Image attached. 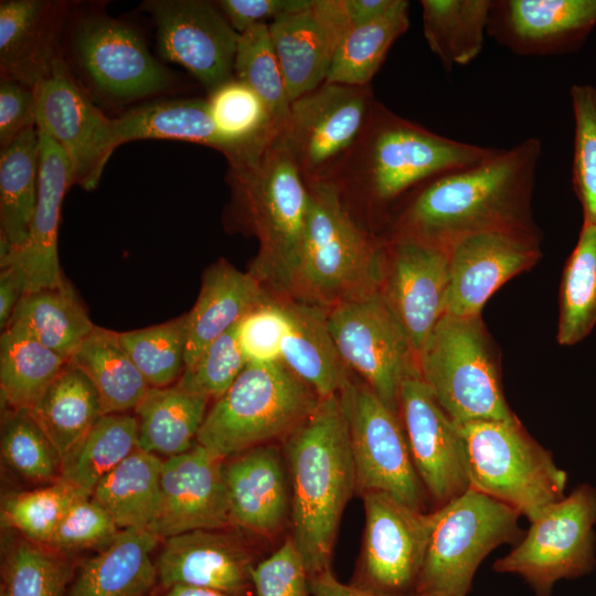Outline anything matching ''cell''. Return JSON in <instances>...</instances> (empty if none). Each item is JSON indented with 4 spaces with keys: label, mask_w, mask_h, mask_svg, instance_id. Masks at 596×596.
<instances>
[{
    "label": "cell",
    "mask_w": 596,
    "mask_h": 596,
    "mask_svg": "<svg viewBox=\"0 0 596 596\" xmlns=\"http://www.w3.org/2000/svg\"><path fill=\"white\" fill-rule=\"evenodd\" d=\"M541 152V141L530 137L425 181L401 201L385 240L409 237L448 249L482 232L535 230L531 198Z\"/></svg>",
    "instance_id": "6da1fadb"
},
{
    "label": "cell",
    "mask_w": 596,
    "mask_h": 596,
    "mask_svg": "<svg viewBox=\"0 0 596 596\" xmlns=\"http://www.w3.org/2000/svg\"><path fill=\"white\" fill-rule=\"evenodd\" d=\"M497 150L438 135L376 100L362 135L327 182L353 217L361 210L369 230L372 219L425 181L479 163Z\"/></svg>",
    "instance_id": "7a4b0ae2"
},
{
    "label": "cell",
    "mask_w": 596,
    "mask_h": 596,
    "mask_svg": "<svg viewBox=\"0 0 596 596\" xmlns=\"http://www.w3.org/2000/svg\"><path fill=\"white\" fill-rule=\"evenodd\" d=\"M290 491V538L309 577L331 568L342 513L356 492L348 425L339 394L281 441Z\"/></svg>",
    "instance_id": "3957f363"
},
{
    "label": "cell",
    "mask_w": 596,
    "mask_h": 596,
    "mask_svg": "<svg viewBox=\"0 0 596 596\" xmlns=\"http://www.w3.org/2000/svg\"><path fill=\"white\" fill-rule=\"evenodd\" d=\"M226 179L236 225L258 242L248 272L289 298L309 213L307 183L278 136L256 161L228 166Z\"/></svg>",
    "instance_id": "277c9868"
},
{
    "label": "cell",
    "mask_w": 596,
    "mask_h": 596,
    "mask_svg": "<svg viewBox=\"0 0 596 596\" xmlns=\"http://www.w3.org/2000/svg\"><path fill=\"white\" fill-rule=\"evenodd\" d=\"M308 189L307 226L289 298L329 310L380 292L383 241L353 217L331 182Z\"/></svg>",
    "instance_id": "5b68a950"
},
{
    "label": "cell",
    "mask_w": 596,
    "mask_h": 596,
    "mask_svg": "<svg viewBox=\"0 0 596 596\" xmlns=\"http://www.w3.org/2000/svg\"><path fill=\"white\" fill-rule=\"evenodd\" d=\"M319 395L281 361L247 363L207 409L196 443L223 459L283 441L317 408Z\"/></svg>",
    "instance_id": "8992f818"
},
{
    "label": "cell",
    "mask_w": 596,
    "mask_h": 596,
    "mask_svg": "<svg viewBox=\"0 0 596 596\" xmlns=\"http://www.w3.org/2000/svg\"><path fill=\"white\" fill-rule=\"evenodd\" d=\"M417 368L456 424L518 419L504 398L498 358L481 316L446 313L418 354Z\"/></svg>",
    "instance_id": "52a82bcc"
},
{
    "label": "cell",
    "mask_w": 596,
    "mask_h": 596,
    "mask_svg": "<svg viewBox=\"0 0 596 596\" xmlns=\"http://www.w3.org/2000/svg\"><path fill=\"white\" fill-rule=\"evenodd\" d=\"M458 428L471 489L512 508L530 522L565 497L566 472L519 419L469 422Z\"/></svg>",
    "instance_id": "ba28073f"
},
{
    "label": "cell",
    "mask_w": 596,
    "mask_h": 596,
    "mask_svg": "<svg viewBox=\"0 0 596 596\" xmlns=\"http://www.w3.org/2000/svg\"><path fill=\"white\" fill-rule=\"evenodd\" d=\"M436 510L416 594L467 596L482 560L521 539L520 514L471 488Z\"/></svg>",
    "instance_id": "9c48e42d"
},
{
    "label": "cell",
    "mask_w": 596,
    "mask_h": 596,
    "mask_svg": "<svg viewBox=\"0 0 596 596\" xmlns=\"http://www.w3.org/2000/svg\"><path fill=\"white\" fill-rule=\"evenodd\" d=\"M355 468L356 493H386L427 511V493L415 469L398 414L361 379L351 377L339 393Z\"/></svg>",
    "instance_id": "30bf717a"
},
{
    "label": "cell",
    "mask_w": 596,
    "mask_h": 596,
    "mask_svg": "<svg viewBox=\"0 0 596 596\" xmlns=\"http://www.w3.org/2000/svg\"><path fill=\"white\" fill-rule=\"evenodd\" d=\"M372 88L324 82L291 102L279 141L307 185L327 182L365 129Z\"/></svg>",
    "instance_id": "8fae6325"
},
{
    "label": "cell",
    "mask_w": 596,
    "mask_h": 596,
    "mask_svg": "<svg viewBox=\"0 0 596 596\" xmlns=\"http://www.w3.org/2000/svg\"><path fill=\"white\" fill-rule=\"evenodd\" d=\"M519 544L493 570L521 576L535 596H550L556 582L589 573L595 565L596 489L582 485L547 507Z\"/></svg>",
    "instance_id": "7c38bea8"
},
{
    "label": "cell",
    "mask_w": 596,
    "mask_h": 596,
    "mask_svg": "<svg viewBox=\"0 0 596 596\" xmlns=\"http://www.w3.org/2000/svg\"><path fill=\"white\" fill-rule=\"evenodd\" d=\"M364 531L350 585L374 594H416L437 510H415L382 492L361 496Z\"/></svg>",
    "instance_id": "4fadbf2b"
},
{
    "label": "cell",
    "mask_w": 596,
    "mask_h": 596,
    "mask_svg": "<svg viewBox=\"0 0 596 596\" xmlns=\"http://www.w3.org/2000/svg\"><path fill=\"white\" fill-rule=\"evenodd\" d=\"M71 55L88 86L113 103L167 89L172 76L129 24L103 12L76 14L70 25Z\"/></svg>",
    "instance_id": "5bb4252c"
},
{
    "label": "cell",
    "mask_w": 596,
    "mask_h": 596,
    "mask_svg": "<svg viewBox=\"0 0 596 596\" xmlns=\"http://www.w3.org/2000/svg\"><path fill=\"white\" fill-rule=\"evenodd\" d=\"M328 324L347 368L398 414L401 386L418 368L409 339L381 292L329 309Z\"/></svg>",
    "instance_id": "9a60e30c"
},
{
    "label": "cell",
    "mask_w": 596,
    "mask_h": 596,
    "mask_svg": "<svg viewBox=\"0 0 596 596\" xmlns=\"http://www.w3.org/2000/svg\"><path fill=\"white\" fill-rule=\"evenodd\" d=\"M32 88L38 131L63 150L73 183L94 190L111 153L120 146L115 119L92 103L61 56Z\"/></svg>",
    "instance_id": "2e32d148"
},
{
    "label": "cell",
    "mask_w": 596,
    "mask_h": 596,
    "mask_svg": "<svg viewBox=\"0 0 596 596\" xmlns=\"http://www.w3.org/2000/svg\"><path fill=\"white\" fill-rule=\"evenodd\" d=\"M156 26L162 58L183 66L207 91L234 77L240 34L215 2L206 0H147L140 7Z\"/></svg>",
    "instance_id": "e0dca14e"
},
{
    "label": "cell",
    "mask_w": 596,
    "mask_h": 596,
    "mask_svg": "<svg viewBox=\"0 0 596 596\" xmlns=\"http://www.w3.org/2000/svg\"><path fill=\"white\" fill-rule=\"evenodd\" d=\"M398 416L415 469L435 509L469 490L458 425L441 408L418 371L401 386Z\"/></svg>",
    "instance_id": "ac0fdd59"
},
{
    "label": "cell",
    "mask_w": 596,
    "mask_h": 596,
    "mask_svg": "<svg viewBox=\"0 0 596 596\" xmlns=\"http://www.w3.org/2000/svg\"><path fill=\"white\" fill-rule=\"evenodd\" d=\"M381 295L405 330L416 356L446 315L448 249L409 237L384 240Z\"/></svg>",
    "instance_id": "d6986e66"
},
{
    "label": "cell",
    "mask_w": 596,
    "mask_h": 596,
    "mask_svg": "<svg viewBox=\"0 0 596 596\" xmlns=\"http://www.w3.org/2000/svg\"><path fill=\"white\" fill-rule=\"evenodd\" d=\"M447 315L481 316L488 299L541 257L536 230L511 228L464 237L448 248Z\"/></svg>",
    "instance_id": "ffe728a7"
},
{
    "label": "cell",
    "mask_w": 596,
    "mask_h": 596,
    "mask_svg": "<svg viewBox=\"0 0 596 596\" xmlns=\"http://www.w3.org/2000/svg\"><path fill=\"white\" fill-rule=\"evenodd\" d=\"M224 462L199 443L163 458L160 508L149 531L161 540L230 525Z\"/></svg>",
    "instance_id": "44dd1931"
},
{
    "label": "cell",
    "mask_w": 596,
    "mask_h": 596,
    "mask_svg": "<svg viewBox=\"0 0 596 596\" xmlns=\"http://www.w3.org/2000/svg\"><path fill=\"white\" fill-rule=\"evenodd\" d=\"M596 25V0H492L488 35L520 56L581 49Z\"/></svg>",
    "instance_id": "7402d4cb"
},
{
    "label": "cell",
    "mask_w": 596,
    "mask_h": 596,
    "mask_svg": "<svg viewBox=\"0 0 596 596\" xmlns=\"http://www.w3.org/2000/svg\"><path fill=\"white\" fill-rule=\"evenodd\" d=\"M256 555L222 530H194L164 539L156 560L160 589L175 585L254 596Z\"/></svg>",
    "instance_id": "603a6c76"
},
{
    "label": "cell",
    "mask_w": 596,
    "mask_h": 596,
    "mask_svg": "<svg viewBox=\"0 0 596 596\" xmlns=\"http://www.w3.org/2000/svg\"><path fill=\"white\" fill-rule=\"evenodd\" d=\"M268 26L291 102L326 82L336 51L351 28L344 0H312Z\"/></svg>",
    "instance_id": "cb8c5ba5"
},
{
    "label": "cell",
    "mask_w": 596,
    "mask_h": 596,
    "mask_svg": "<svg viewBox=\"0 0 596 596\" xmlns=\"http://www.w3.org/2000/svg\"><path fill=\"white\" fill-rule=\"evenodd\" d=\"M224 481L232 525L268 538L290 517V491L281 447L257 446L225 459Z\"/></svg>",
    "instance_id": "d4e9b609"
},
{
    "label": "cell",
    "mask_w": 596,
    "mask_h": 596,
    "mask_svg": "<svg viewBox=\"0 0 596 596\" xmlns=\"http://www.w3.org/2000/svg\"><path fill=\"white\" fill-rule=\"evenodd\" d=\"M119 145L141 139H170L213 148L230 167L256 161L270 143L235 140L216 125L206 99L158 100L115 118Z\"/></svg>",
    "instance_id": "484cf974"
},
{
    "label": "cell",
    "mask_w": 596,
    "mask_h": 596,
    "mask_svg": "<svg viewBox=\"0 0 596 596\" xmlns=\"http://www.w3.org/2000/svg\"><path fill=\"white\" fill-rule=\"evenodd\" d=\"M40 136V175L38 202L25 244L12 251L4 267L14 263L23 270L28 290L60 285L65 277L57 253L61 206L74 184L70 161L63 150L46 135Z\"/></svg>",
    "instance_id": "4316f807"
},
{
    "label": "cell",
    "mask_w": 596,
    "mask_h": 596,
    "mask_svg": "<svg viewBox=\"0 0 596 596\" xmlns=\"http://www.w3.org/2000/svg\"><path fill=\"white\" fill-rule=\"evenodd\" d=\"M65 8L45 0L0 2L1 77L33 87L50 71L60 57L57 41Z\"/></svg>",
    "instance_id": "83f0119b"
},
{
    "label": "cell",
    "mask_w": 596,
    "mask_h": 596,
    "mask_svg": "<svg viewBox=\"0 0 596 596\" xmlns=\"http://www.w3.org/2000/svg\"><path fill=\"white\" fill-rule=\"evenodd\" d=\"M270 295L251 272H242L223 258L213 263L204 272L196 301L188 312L185 369Z\"/></svg>",
    "instance_id": "f1b7e54d"
},
{
    "label": "cell",
    "mask_w": 596,
    "mask_h": 596,
    "mask_svg": "<svg viewBox=\"0 0 596 596\" xmlns=\"http://www.w3.org/2000/svg\"><path fill=\"white\" fill-rule=\"evenodd\" d=\"M159 541L146 529H121L81 563L66 596H148L158 583L152 552Z\"/></svg>",
    "instance_id": "f546056e"
},
{
    "label": "cell",
    "mask_w": 596,
    "mask_h": 596,
    "mask_svg": "<svg viewBox=\"0 0 596 596\" xmlns=\"http://www.w3.org/2000/svg\"><path fill=\"white\" fill-rule=\"evenodd\" d=\"M285 306L289 327L281 342L280 361L320 398L339 394L352 372L330 332L328 310L291 298H285Z\"/></svg>",
    "instance_id": "4dcf8cb0"
},
{
    "label": "cell",
    "mask_w": 596,
    "mask_h": 596,
    "mask_svg": "<svg viewBox=\"0 0 596 596\" xmlns=\"http://www.w3.org/2000/svg\"><path fill=\"white\" fill-rule=\"evenodd\" d=\"M94 328L65 278L60 285L26 291L4 330L24 334L70 361Z\"/></svg>",
    "instance_id": "1f68e13d"
},
{
    "label": "cell",
    "mask_w": 596,
    "mask_h": 596,
    "mask_svg": "<svg viewBox=\"0 0 596 596\" xmlns=\"http://www.w3.org/2000/svg\"><path fill=\"white\" fill-rule=\"evenodd\" d=\"M207 404V398L178 383L150 387L134 409L138 448L164 458L188 451L196 443Z\"/></svg>",
    "instance_id": "d6a6232c"
},
{
    "label": "cell",
    "mask_w": 596,
    "mask_h": 596,
    "mask_svg": "<svg viewBox=\"0 0 596 596\" xmlns=\"http://www.w3.org/2000/svg\"><path fill=\"white\" fill-rule=\"evenodd\" d=\"M29 412L61 461L104 415L94 385L70 361Z\"/></svg>",
    "instance_id": "836d02e7"
},
{
    "label": "cell",
    "mask_w": 596,
    "mask_h": 596,
    "mask_svg": "<svg viewBox=\"0 0 596 596\" xmlns=\"http://www.w3.org/2000/svg\"><path fill=\"white\" fill-rule=\"evenodd\" d=\"M70 362L94 385L104 414L134 411L150 385L124 350L118 332L95 326Z\"/></svg>",
    "instance_id": "e575fe53"
},
{
    "label": "cell",
    "mask_w": 596,
    "mask_h": 596,
    "mask_svg": "<svg viewBox=\"0 0 596 596\" xmlns=\"http://www.w3.org/2000/svg\"><path fill=\"white\" fill-rule=\"evenodd\" d=\"M163 459L137 448L95 488L92 497L111 515L118 528L149 530L161 500Z\"/></svg>",
    "instance_id": "d590c367"
},
{
    "label": "cell",
    "mask_w": 596,
    "mask_h": 596,
    "mask_svg": "<svg viewBox=\"0 0 596 596\" xmlns=\"http://www.w3.org/2000/svg\"><path fill=\"white\" fill-rule=\"evenodd\" d=\"M40 136L36 127L1 148L0 232L21 248L28 241L39 192Z\"/></svg>",
    "instance_id": "8d00e7d4"
},
{
    "label": "cell",
    "mask_w": 596,
    "mask_h": 596,
    "mask_svg": "<svg viewBox=\"0 0 596 596\" xmlns=\"http://www.w3.org/2000/svg\"><path fill=\"white\" fill-rule=\"evenodd\" d=\"M491 6L492 0L421 1L424 36L447 71L481 53Z\"/></svg>",
    "instance_id": "74e56055"
},
{
    "label": "cell",
    "mask_w": 596,
    "mask_h": 596,
    "mask_svg": "<svg viewBox=\"0 0 596 596\" xmlns=\"http://www.w3.org/2000/svg\"><path fill=\"white\" fill-rule=\"evenodd\" d=\"M137 448L136 416L104 414L62 460L60 478L92 496L97 485Z\"/></svg>",
    "instance_id": "f35d334b"
},
{
    "label": "cell",
    "mask_w": 596,
    "mask_h": 596,
    "mask_svg": "<svg viewBox=\"0 0 596 596\" xmlns=\"http://www.w3.org/2000/svg\"><path fill=\"white\" fill-rule=\"evenodd\" d=\"M408 10V1L397 0L380 19L350 28L336 51L326 82L370 85L393 43L407 31Z\"/></svg>",
    "instance_id": "ab89813d"
},
{
    "label": "cell",
    "mask_w": 596,
    "mask_h": 596,
    "mask_svg": "<svg viewBox=\"0 0 596 596\" xmlns=\"http://www.w3.org/2000/svg\"><path fill=\"white\" fill-rule=\"evenodd\" d=\"M68 363L38 341L12 330L0 337L1 398L11 409H29Z\"/></svg>",
    "instance_id": "60d3db41"
},
{
    "label": "cell",
    "mask_w": 596,
    "mask_h": 596,
    "mask_svg": "<svg viewBox=\"0 0 596 596\" xmlns=\"http://www.w3.org/2000/svg\"><path fill=\"white\" fill-rule=\"evenodd\" d=\"M596 324V224H583L560 289L557 342L574 345Z\"/></svg>",
    "instance_id": "b9f144b4"
},
{
    "label": "cell",
    "mask_w": 596,
    "mask_h": 596,
    "mask_svg": "<svg viewBox=\"0 0 596 596\" xmlns=\"http://www.w3.org/2000/svg\"><path fill=\"white\" fill-rule=\"evenodd\" d=\"M118 339L150 387L175 384L185 370L188 313L147 328L118 332Z\"/></svg>",
    "instance_id": "7bdbcfd3"
},
{
    "label": "cell",
    "mask_w": 596,
    "mask_h": 596,
    "mask_svg": "<svg viewBox=\"0 0 596 596\" xmlns=\"http://www.w3.org/2000/svg\"><path fill=\"white\" fill-rule=\"evenodd\" d=\"M233 71L234 77L248 85L263 100L281 131L291 100L268 24L253 25L240 34Z\"/></svg>",
    "instance_id": "ee69618b"
},
{
    "label": "cell",
    "mask_w": 596,
    "mask_h": 596,
    "mask_svg": "<svg viewBox=\"0 0 596 596\" xmlns=\"http://www.w3.org/2000/svg\"><path fill=\"white\" fill-rule=\"evenodd\" d=\"M74 575L61 552L25 539L7 553L0 596H64Z\"/></svg>",
    "instance_id": "f6af8a7d"
},
{
    "label": "cell",
    "mask_w": 596,
    "mask_h": 596,
    "mask_svg": "<svg viewBox=\"0 0 596 596\" xmlns=\"http://www.w3.org/2000/svg\"><path fill=\"white\" fill-rule=\"evenodd\" d=\"M84 497L92 496L60 478L49 486L8 497L2 503V522L28 540L49 545L67 509Z\"/></svg>",
    "instance_id": "bcb514c9"
},
{
    "label": "cell",
    "mask_w": 596,
    "mask_h": 596,
    "mask_svg": "<svg viewBox=\"0 0 596 596\" xmlns=\"http://www.w3.org/2000/svg\"><path fill=\"white\" fill-rule=\"evenodd\" d=\"M1 454L13 471L30 481L52 483L61 477V458L29 409H11L6 417Z\"/></svg>",
    "instance_id": "7dc6e473"
},
{
    "label": "cell",
    "mask_w": 596,
    "mask_h": 596,
    "mask_svg": "<svg viewBox=\"0 0 596 596\" xmlns=\"http://www.w3.org/2000/svg\"><path fill=\"white\" fill-rule=\"evenodd\" d=\"M206 100L219 128L235 140L270 143L279 135L263 100L236 77L209 93Z\"/></svg>",
    "instance_id": "c3c4849f"
},
{
    "label": "cell",
    "mask_w": 596,
    "mask_h": 596,
    "mask_svg": "<svg viewBox=\"0 0 596 596\" xmlns=\"http://www.w3.org/2000/svg\"><path fill=\"white\" fill-rule=\"evenodd\" d=\"M574 117L572 187L583 211V224H596V87L573 84Z\"/></svg>",
    "instance_id": "681fc988"
},
{
    "label": "cell",
    "mask_w": 596,
    "mask_h": 596,
    "mask_svg": "<svg viewBox=\"0 0 596 596\" xmlns=\"http://www.w3.org/2000/svg\"><path fill=\"white\" fill-rule=\"evenodd\" d=\"M238 324V323H237ZM237 324L216 338L177 382L187 391L216 401L247 364L237 340Z\"/></svg>",
    "instance_id": "f907efd6"
},
{
    "label": "cell",
    "mask_w": 596,
    "mask_h": 596,
    "mask_svg": "<svg viewBox=\"0 0 596 596\" xmlns=\"http://www.w3.org/2000/svg\"><path fill=\"white\" fill-rule=\"evenodd\" d=\"M289 320L285 298L270 295L237 324V340L247 363L280 361L283 339Z\"/></svg>",
    "instance_id": "816d5d0a"
},
{
    "label": "cell",
    "mask_w": 596,
    "mask_h": 596,
    "mask_svg": "<svg viewBox=\"0 0 596 596\" xmlns=\"http://www.w3.org/2000/svg\"><path fill=\"white\" fill-rule=\"evenodd\" d=\"M120 531L108 511L93 497L71 504L47 546L57 552L107 545Z\"/></svg>",
    "instance_id": "f5cc1de1"
},
{
    "label": "cell",
    "mask_w": 596,
    "mask_h": 596,
    "mask_svg": "<svg viewBox=\"0 0 596 596\" xmlns=\"http://www.w3.org/2000/svg\"><path fill=\"white\" fill-rule=\"evenodd\" d=\"M254 596H313L302 557L290 535L253 572Z\"/></svg>",
    "instance_id": "db71d44e"
},
{
    "label": "cell",
    "mask_w": 596,
    "mask_h": 596,
    "mask_svg": "<svg viewBox=\"0 0 596 596\" xmlns=\"http://www.w3.org/2000/svg\"><path fill=\"white\" fill-rule=\"evenodd\" d=\"M35 127L33 88L1 77L0 146L6 147L25 130Z\"/></svg>",
    "instance_id": "11a10c76"
},
{
    "label": "cell",
    "mask_w": 596,
    "mask_h": 596,
    "mask_svg": "<svg viewBox=\"0 0 596 596\" xmlns=\"http://www.w3.org/2000/svg\"><path fill=\"white\" fill-rule=\"evenodd\" d=\"M312 0H219L216 7L238 34L248 28L299 11Z\"/></svg>",
    "instance_id": "9f6ffc18"
},
{
    "label": "cell",
    "mask_w": 596,
    "mask_h": 596,
    "mask_svg": "<svg viewBox=\"0 0 596 596\" xmlns=\"http://www.w3.org/2000/svg\"><path fill=\"white\" fill-rule=\"evenodd\" d=\"M28 290L26 278L19 265L10 263L0 268V328L9 321L23 295Z\"/></svg>",
    "instance_id": "6f0895ef"
},
{
    "label": "cell",
    "mask_w": 596,
    "mask_h": 596,
    "mask_svg": "<svg viewBox=\"0 0 596 596\" xmlns=\"http://www.w3.org/2000/svg\"><path fill=\"white\" fill-rule=\"evenodd\" d=\"M309 585L313 596H387L362 590L350 584H343L337 579L331 568L309 577ZM407 596L429 595L412 594Z\"/></svg>",
    "instance_id": "680465c9"
},
{
    "label": "cell",
    "mask_w": 596,
    "mask_h": 596,
    "mask_svg": "<svg viewBox=\"0 0 596 596\" xmlns=\"http://www.w3.org/2000/svg\"><path fill=\"white\" fill-rule=\"evenodd\" d=\"M397 0H344L351 28L363 25L385 15Z\"/></svg>",
    "instance_id": "91938a15"
},
{
    "label": "cell",
    "mask_w": 596,
    "mask_h": 596,
    "mask_svg": "<svg viewBox=\"0 0 596 596\" xmlns=\"http://www.w3.org/2000/svg\"><path fill=\"white\" fill-rule=\"evenodd\" d=\"M160 590L158 596H234L214 589L183 585H175Z\"/></svg>",
    "instance_id": "94428289"
}]
</instances>
